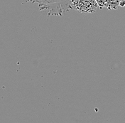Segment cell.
I'll list each match as a JSON object with an SVG mask.
<instances>
[{
    "label": "cell",
    "instance_id": "obj_1",
    "mask_svg": "<svg viewBox=\"0 0 125 123\" xmlns=\"http://www.w3.org/2000/svg\"><path fill=\"white\" fill-rule=\"evenodd\" d=\"M27 2L38 3L40 10H48V16H62L70 9V0H26Z\"/></svg>",
    "mask_w": 125,
    "mask_h": 123
},
{
    "label": "cell",
    "instance_id": "obj_2",
    "mask_svg": "<svg viewBox=\"0 0 125 123\" xmlns=\"http://www.w3.org/2000/svg\"><path fill=\"white\" fill-rule=\"evenodd\" d=\"M70 6L80 13H93L98 8L95 0H70Z\"/></svg>",
    "mask_w": 125,
    "mask_h": 123
},
{
    "label": "cell",
    "instance_id": "obj_3",
    "mask_svg": "<svg viewBox=\"0 0 125 123\" xmlns=\"http://www.w3.org/2000/svg\"><path fill=\"white\" fill-rule=\"evenodd\" d=\"M119 6V0H106L104 7H107L108 10L112 9H117L118 7Z\"/></svg>",
    "mask_w": 125,
    "mask_h": 123
},
{
    "label": "cell",
    "instance_id": "obj_4",
    "mask_svg": "<svg viewBox=\"0 0 125 123\" xmlns=\"http://www.w3.org/2000/svg\"><path fill=\"white\" fill-rule=\"evenodd\" d=\"M96 3L98 5V7L100 9H102L103 7H104V4H105V1L106 0H95Z\"/></svg>",
    "mask_w": 125,
    "mask_h": 123
},
{
    "label": "cell",
    "instance_id": "obj_5",
    "mask_svg": "<svg viewBox=\"0 0 125 123\" xmlns=\"http://www.w3.org/2000/svg\"><path fill=\"white\" fill-rule=\"evenodd\" d=\"M119 6L123 7H125V0H119Z\"/></svg>",
    "mask_w": 125,
    "mask_h": 123
}]
</instances>
